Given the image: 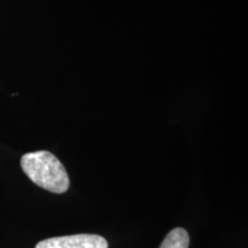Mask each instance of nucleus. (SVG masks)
<instances>
[{"mask_svg":"<svg viewBox=\"0 0 248 248\" xmlns=\"http://www.w3.org/2000/svg\"><path fill=\"white\" fill-rule=\"evenodd\" d=\"M36 248H108L104 237L98 234H73L39 241Z\"/></svg>","mask_w":248,"mask_h":248,"instance_id":"f03ea898","label":"nucleus"},{"mask_svg":"<svg viewBox=\"0 0 248 248\" xmlns=\"http://www.w3.org/2000/svg\"><path fill=\"white\" fill-rule=\"evenodd\" d=\"M190 237L183 228H176L166 235L160 248H188Z\"/></svg>","mask_w":248,"mask_h":248,"instance_id":"7ed1b4c3","label":"nucleus"},{"mask_svg":"<svg viewBox=\"0 0 248 248\" xmlns=\"http://www.w3.org/2000/svg\"><path fill=\"white\" fill-rule=\"evenodd\" d=\"M21 168L30 181L52 193L62 194L69 188L67 170L58 157L47 151L24 154L21 157Z\"/></svg>","mask_w":248,"mask_h":248,"instance_id":"f257e3e1","label":"nucleus"}]
</instances>
